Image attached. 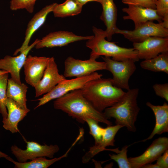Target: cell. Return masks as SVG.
<instances>
[{"mask_svg": "<svg viewBox=\"0 0 168 168\" xmlns=\"http://www.w3.org/2000/svg\"><path fill=\"white\" fill-rule=\"evenodd\" d=\"M122 8L123 12L127 15L123 17L124 20H131L134 22V28L149 21L156 20L162 22V18L157 13L156 9L146 8L139 6L129 5Z\"/></svg>", "mask_w": 168, "mask_h": 168, "instance_id": "cell-16", "label": "cell"}, {"mask_svg": "<svg viewBox=\"0 0 168 168\" xmlns=\"http://www.w3.org/2000/svg\"><path fill=\"white\" fill-rule=\"evenodd\" d=\"M168 149V138L162 137L156 139L141 155L128 158L132 168H140L146 164L151 163Z\"/></svg>", "mask_w": 168, "mask_h": 168, "instance_id": "cell-11", "label": "cell"}, {"mask_svg": "<svg viewBox=\"0 0 168 168\" xmlns=\"http://www.w3.org/2000/svg\"><path fill=\"white\" fill-rule=\"evenodd\" d=\"M156 164L160 168H168V149L157 159Z\"/></svg>", "mask_w": 168, "mask_h": 168, "instance_id": "cell-33", "label": "cell"}, {"mask_svg": "<svg viewBox=\"0 0 168 168\" xmlns=\"http://www.w3.org/2000/svg\"><path fill=\"white\" fill-rule=\"evenodd\" d=\"M153 88L156 95L168 101V83L156 84Z\"/></svg>", "mask_w": 168, "mask_h": 168, "instance_id": "cell-32", "label": "cell"}, {"mask_svg": "<svg viewBox=\"0 0 168 168\" xmlns=\"http://www.w3.org/2000/svg\"><path fill=\"white\" fill-rule=\"evenodd\" d=\"M56 3H53L46 6L34 15L28 24L23 43L21 47L15 51L14 55L20 53L28 47L33 35L44 23L48 15L52 12Z\"/></svg>", "mask_w": 168, "mask_h": 168, "instance_id": "cell-18", "label": "cell"}, {"mask_svg": "<svg viewBox=\"0 0 168 168\" xmlns=\"http://www.w3.org/2000/svg\"><path fill=\"white\" fill-rule=\"evenodd\" d=\"M139 92V89L135 88L125 92L117 102L105 110L103 113L106 117L109 119L114 118L116 124L135 132V123L140 110L137 102Z\"/></svg>", "mask_w": 168, "mask_h": 168, "instance_id": "cell-3", "label": "cell"}, {"mask_svg": "<svg viewBox=\"0 0 168 168\" xmlns=\"http://www.w3.org/2000/svg\"><path fill=\"white\" fill-rule=\"evenodd\" d=\"M39 40L40 39H37L26 49L17 56L12 57L7 55L3 58L0 59V70L7 72L10 74L12 79L18 83H21V70L23 66L28 53Z\"/></svg>", "mask_w": 168, "mask_h": 168, "instance_id": "cell-15", "label": "cell"}, {"mask_svg": "<svg viewBox=\"0 0 168 168\" xmlns=\"http://www.w3.org/2000/svg\"><path fill=\"white\" fill-rule=\"evenodd\" d=\"M121 125L107 126L104 128L102 137L100 141L97 144L90 148L89 151L86 152L82 158V162L86 163L95 155L102 151H111L114 152L115 149H108L106 147L108 146H114L115 137L119 130L123 128Z\"/></svg>", "mask_w": 168, "mask_h": 168, "instance_id": "cell-17", "label": "cell"}, {"mask_svg": "<svg viewBox=\"0 0 168 168\" xmlns=\"http://www.w3.org/2000/svg\"><path fill=\"white\" fill-rule=\"evenodd\" d=\"M7 72L5 71L0 70V75Z\"/></svg>", "mask_w": 168, "mask_h": 168, "instance_id": "cell-37", "label": "cell"}, {"mask_svg": "<svg viewBox=\"0 0 168 168\" xmlns=\"http://www.w3.org/2000/svg\"><path fill=\"white\" fill-rule=\"evenodd\" d=\"M81 89L84 97L101 112L115 104L125 93L113 85L111 78L101 77L90 80Z\"/></svg>", "mask_w": 168, "mask_h": 168, "instance_id": "cell-2", "label": "cell"}, {"mask_svg": "<svg viewBox=\"0 0 168 168\" xmlns=\"http://www.w3.org/2000/svg\"><path fill=\"white\" fill-rule=\"evenodd\" d=\"M146 105L153 112L156 118V123L153 131L147 138L140 141L144 142L150 140L156 134L168 132V105L164 102L162 105H156L149 102Z\"/></svg>", "mask_w": 168, "mask_h": 168, "instance_id": "cell-21", "label": "cell"}, {"mask_svg": "<svg viewBox=\"0 0 168 168\" xmlns=\"http://www.w3.org/2000/svg\"><path fill=\"white\" fill-rule=\"evenodd\" d=\"M157 0H121L124 4L141 6L144 7L156 9L155 3Z\"/></svg>", "mask_w": 168, "mask_h": 168, "instance_id": "cell-31", "label": "cell"}, {"mask_svg": "<svg viewBox=\"0 0 168 168\" xmlns=\"http://www.w3.org/2000/svg\"><path fill=\"white\" fill-rule=\"evenodd\" d=\"M100 4L103 10L100 19L106 27L104 30L106 38L110 41L117 28V9L113 0H102Z\"/></svg>", "mask_w": 168, "mask_h": 168, "instance_id": "cell-20", "label": "cell"}, {"mask_svg": "<svg viewBox=\"0 0 168 168\" xmlns=\"http://www.w3.org/2000/svg\"><path fill=\"white\" fill-rule=\"evenodd\" d=\"M102 58L106 63V70L112 74L113 85L122 89L129 90V80L136 69L135 62L130 59L118 61L106 56Z\"/></svg>", "mask_w": 168, "mask_h": 168, "instance_id": "cell-5", "label": "cell"}, {"mask_svg": "<svg viewBox=\"0 0 168 168\" xmlns=\"http://www.w3.org/2000/svg\"><path fill=\"white\" fill-rule=\"evenodd\" d=\"M37 0H11L10 8L12 10L25 9L30 13L34 11V6Z\"/></svg>", "mask_w": 168, "mask_h": 168, "instance_id": "cell-29", "label": "cell"}, {"mask_svg": "<svg viewBox=\"0 0 168 168\" xmlns=\"http://www.w3.org/2000/svg\"><path fill=\"white\" fill-rule=\"evenodd\" d=\"M155 5L157 14L162 18V24L168 29V0H157Z\"/></svg>", "mask_w": 168, "mask_h": 168, "instance_id": "cell-30", "label": "cell"}, {"mask_svg": "<svg viewBox=\"0 0 168 168\" xmlns=\"http://www.w3.org/2000/svg\"><path fill=\"white\" fill-rule=\"evenodd\" d=\"M92 30L94 35L86 43V46L91 50L90 57L97 59L104 56L118 61L130 59L136 62L139 60L138 52L134 48L121 47L106 40L105 31L101 29L93 26Z\"/></svg>", "mask_w": 168, "mask_h": 168, "instance_id": "cell-4", "label": "cell"}, {"mask_svg": "<svg viewBox=\"0 0 168 168\" xmlns=\"http://www.w3.org/2000/svg\"><path fill=\"white\" fill-rule=\"evenodd\" d=\"M66 79L63 75L59 73L54 58L50 57L42 79L34 87L35 97L49 92L58 83Z\"/></svg>", "mask_w": 168, "mask_h": 168, "instance_id": "cell-12", "label": "cell"}, {"mask_svg": "<svg viewBox=\"0 0 168 168\" xmlns=\"http://www.w3.org/2000/svg\"><path fill=\"white\" fill-rule=\"evenodd\" d=\"M115 33L123 35L133 43L141 42L150 37H168V29L164 27L161 22L156 23L152 21H147L133 30L117 27Z\"/></svg>", "mask_w": 168, "mask_h": 168, "instance_id": "cell-7", "label": "cell"}, {"mask_svg": "<svg viewBox=\"0 0 168 168\" xmlns=\"http://www.w3.org/2000/svg\"><path fill=\"white\" fill-rule=\"evenodd\" d=\"M8 75V72L0 75V113L2 117V120L6 119L8 115L5 102L7 98L6 93Z\"/></svg>", "mask_w": 168, "mask_h": 168, "instance_id": "cell-26", "label": "cell"}, {"mask_svg": "<svg viewBox=\"0 0 168 168\" xmlns=\"http://www.w3.org/2000/svg\"><path fill=\"white\" fill-rule=\"evenodd\" d=\"M83 6L77 0H66L63 3H56L52 12L54 16L57 17H65L80 14Z\"/></svg>", "mask_w": 168, "mask_h": 168, "instance_id": "cell-25", "label": "cell"}, {"mask_svg": "<svg viewBox=\"0 0 168 168\" xmlns=\"http://www.w3.org/2000/svg\"><path fill=\"white\" fill-rule=\"evenodd\" d=\"M93 36H79L68 31H57L50 33L40 40L35 47L36 49H40L45 47H62L75 42L87 40Z\"/></svg>", "mask_w": 168, "mask_h": 168, "instance_id": "cell-14", "label": "cell"}, {"mask_svg": "<svg viewBox=\"0 0 168 168\" xmlns=\"http://www.w3.org/2000/svg\"><path fill=\"white\" fill-rule=\"evenodd\" d=\"M53 105L55 109L62 111L81 123L90 118L107 126L113 125L103 112L97 110L84 97L81 89L72 91L56 99Z\"/></svg>", "mask_w": 168, "mask_h": 168, "instance_id": "cell-1", "label": "cell"}, {"mask_svg": "<svg viewBox=\"0 0 168 168\" xmlns=\"http://www.w3.org/2000/svg\"><path fill=\"white\" fill-rule=\"evenodd\" d=\"M84 121L89 126V133L94 138L95 144L97 143L101 139L104 128L100 127L98 124L99 122L93 119L87 118Z\"/></svg>", "mask_w": 168, "mask_h": 168, "instance_id": "cell-28", "label": "cell"}, {"mask_svg": "<svg viewBox=\"0 0 168 168\" xmlns=\"http://www.w3.org/2000/svg\"><path fill=\"white\" fill-rule=\"evenodd\" d=\"M24 140L26 143V149H21L16 145L12 146L11 148L12 153L18 162H26L42 157L52 158L59 150L57 145H42L35 142Z\"/></svg>", "mask_w": 168, "mask_h": 168, "instance_id": "cell-8", "label": "cell"}, {"mask_svg": "<svg viewBox=\"0 0 168 168\" xmlns=\"http://www.w3.org/2000/svg\"><path fill=\"white\" fill-rule=\"evenodd\" d=\"M142 168H160L159 167L156 163L154 164L148 163L143 166Z\"/></svg>", "mask_w": 168, "mask_h": 168, "instance_id": "cell-35", "label": "cell"}, {"mask_svg": "<svg viewBox=\"0 0 168 168\" xmlns=\"http://www.w3.org/2000/svg\"><path fill=\"white\" fill-rule=\"evenodd\" d=\"M140 66L144 69L168 74V52L161 53L152 58L144 60L140 63Z\"/></svg>", "mask_w": 168, "mask_h": 168, "instance_id": "cell-24", "label": "cell"}, {"mask_svg": "<svg viewBox=\"0 0 168 168\" xmlns=\"http://www.w3.org/2000/svg\"><path fill=\"white\" fill-rule=\"evenodd\" d=\"M28 88L25 84L18 83L11 78L8 80L7 97L14 101L22 108L29 110L26 105V94Z\"/></svg>", "mask_w": 168, "mask_h": 168, "instance_id": "cell-22", "label": "cell"}, {"mask_svg": "<svg viewBox=\"0 0 168 168\" xmlns=\"http://www.w3.org/2000/svg\"><path fill=\"white\" fill-rule=\"evenodd\" d=\"M50 57L27 56L23 67L26 82L35 87L42 79Z\"/></svg>", "mask_w": 168, "mask_h": 168, "instance_id": "cell-13", "label": "cell"}, {"mask_svg": "<svg viewBox=\"0 0 168 168\" xmlns=\"http://www.w3.org/2000/svg\"><path fill=\"white\" fill-rule=\"evenodd\" d=\"M133 46L139 59H148L168 52V37H150L141 42L133 43Z\"/></svg>", "mask_w": 168, "mask_h": 168, "instance_id": "cell-10", "label": "cell"}, {"mask_svg": "<svg viewBox=\"0 0 168 168\" xmlns=\"http://www.w3.org/2000/svg\"><path fill=\"white\" fill-rule=\"evenodd\" d=\"M102 75L96 72L87 76L65 79L58 83L50 91L44 95L43 97L36 100L39 102L35 109L43 105L51 100L59 98L67 93L75 90L81 89L89 81L100 78Z\"/></svg>", "mask_w": 168, "mask_h": 168, "instance_id": "cell-6", "label": "cell"}, {"mask_svg": "<svg viewBox=\"0 0 168 168\" xmlns=\"http://www.w3.org/2000/svg\"><path fill=\"white\" fill-rule=\"evenodd\" d=\"M8 156L6 154L0 151V158H6Z\"/></svg>", "mask_w": 168, "mask_h": 168, "instance_id": "cell-36", "label": "cell"}, {"mask_svg": "<svg viewBox=\"0 0 168 168\" xmlns=\"http://www.w3.org/2000/svg\"><path fill=\"white\" fill-rule=\"evenodd\" d=\"M5 105L7 110V118L2 120L3 127L13 133L19 132L18 128L19 123L21 121L30 111L21 107L12 100L7 98Z\"/></svg>", "mask_w": 168, "mask_h": 168, "instance_id": "cell-19", "label": "cell"}, {"mask_svg": "<svg viewBox=\"0 0 168 168\" xmlns=\"http://www.w3.org/2000/svg\"><path fill=\"white\" fill-rule=\"evenodd\" d=\"M96 58L90 57L86 60L68 57L64 62L63 75L65 77H80L88 75L97 71L106 70L105 62L97 61Z\"/></svg>", "mask_w": 168, "mask_h": 168, "instance_id": "cell-9", "label": "cell"}, {"mask_svg": "<svg viewBox=\"0 0 168 168\" xmlns=\"http://www.w3.org/2000/svg\"><path fill=\"white\" fill-rule=\"evenodd\" d=\"M77 1L81 5L83 6L88 2L95 1L100 3L101 2L102 0H77Z\"/></svg>", "mask_w": 168, "mask_h": 168, "instance_id": "cell-34", "label": "cell"}, {"mask_svg": "<svg viewBox=\"0 0 168 168\" xmlns=\"http://www.w3.org/2000/svg\"><path fill=\"white\" fill-rule=\"evenodd\" d=\"M72 144L67 151L61 156L51 159H47L44 157H38L29 162H20L16 161L9 156L6 159L14 165L15 168H47L56 162L66 157L72 147Z\"/></svg>", "mask_w": 168, "mask_h": 168, "instance_id": "cell-23", "label": "cell"}, {"mask_svg": "<svg viewBox=\"0 0 168 168\" xmlns=\"http://www.w3.org/2000/svg\"><path fill=\"white\" fill-rule=\"evenodd\" d=\"M128 147V146H125L121 150H119L116 154H109L110 159L116 162L119 168H132L127 157Z\"/></svg>", "mask_w": 168, "mask_h": 168, "instance_id": "cell-27", "label": "cell"}]
</instances>
